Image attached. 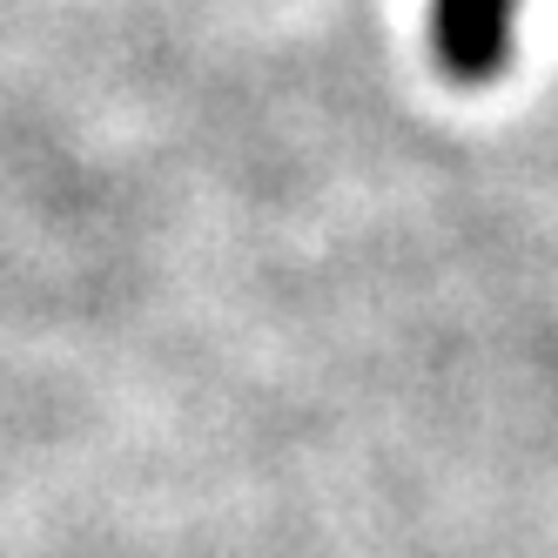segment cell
Listing matches in <instances>:
<instances>
[{
    "label": "cell",
    "instance_id": "obj_1",
    "mask_svg": "<svg viewBox=\"0 0 558 558\" xmlns=\"http://www.w3.org/2000/svg\"><path fill=\"white\" fill-rule=\"evenodd\" d=\"M525 0H430V54L458 88H492L518 54Z\"/></svg>",
    "mask_w": 558,
    "mask_h": 558
}]
</instances>
